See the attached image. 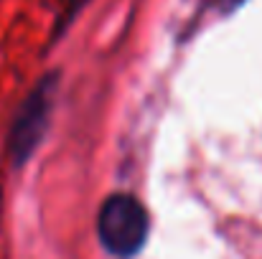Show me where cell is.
I'll return each instance as SVG.
<instances>
[{
  "mask_svg": "<svg viewBox=\"0 0 262 259\" xmlns=\"http://www.w3.org/2000/svg\"><path fill=\"white\" fill-rule=\"evenodd\" d=\"M222 3H227V5H234V3H239V0H222Z\"/></svg>",
  "mask_w": 262,
  "mask_h": 259,
  "instance_id": "2",
  "label": "cell"
},
{
  "mask_svg": "<svg viewBox=\"0 0 262 259\" xmlns=\"http://www.w3.org/2000/svg\"><path fill=\"white\" fill-rule=\"evenodd\" d=\"M148 234V219L143 206L130 196H112L99 211L102 244L117 257H133Z\"/></svg>",
  "mask_w": 262,
  "mask_h": 259,
  "instance_id": "1",
  "label": "cell"
}]
</instances>
